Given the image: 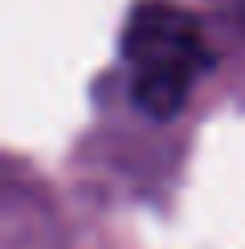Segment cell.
<instances>
[{"instance_id": "cell-1", "label": "cell", "mask_w": 245, "mask_h": 249, "mask_svg": "<svg viewBox=\"0 0 245 249\" xmlns=\"http://www.w3.org/2000/svg\"><path fill=\"white\" fill-rule=\"evenodd\" d=\"M122 57L131 61V94L151 119H172L196 74L212 66L196 17L163 0L135 4L122 29Z\"/></svg>"}]
</instances>
